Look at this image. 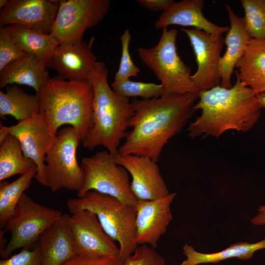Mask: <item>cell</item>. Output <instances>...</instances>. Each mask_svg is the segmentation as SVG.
Returning a JSON list of instances; mask_svg holds the SVG:
<instances>
[{
  "instance_id": "obj_1",
  "label": "cell",
  "mask_w": 265,
  "mask_h": 265,
  "mask_svg": "<svg viewBox=\"0 0 265 265\" xmlns=\"http://www.w3.org/2000/svg\"><path fill=\"white\" fill-rule=\"evenodd\" d=\"M198 94L161 96L132 102L134 115L128 127L125 141L118 155L147 157L157 162L169 140L186 125L194 112Z\"/></svg>"
},
{
  "instance_id": "obj_2",
  "label": "cell",
  "mask_w": 265,
  "mask_h": 265,
  "mask_svg": "<svg viewBox=\"0 0 265 265\" xmlns=\"http://www.w3.org/2000/svg\"><path fill=\"white\" fill-rule=\"evenodd\" d=\"M195 110L201 113L187 128L189 136L216 137L229 130L246 132L257 122L261 107L253 90L237 77L230 88L218 85L200 91Z\"/></svg>"
},
{
  "instance_id": "obj_3",
  "label": "cell",
  "mask_w": 265,
  "mask_h": 265,
  "mask_svg": "<svg viewBox=\"0 0 265 265\" xmlns=\"http://www.w3.org/2000/svg\"><path fill=\"white\" fill-rule=\"evenodd\" d=\"M108 74L105 62L98 61L89 80L94 92L92 127L82 144L89 150L103 146L114 157L118 155L120 142L125 137L128 122L134 111L129 98L111 89Z\"/></svg>"
},
{
  "instance_id": "obj_4",
  "label": "cell",
  "mask_w": 265,
  "mask_h": 265,
  "mask_svg": "<svg viewBox=\"0 0 265 265\" xmlns=\"http://www.w3.org/2000/svg\"><path fill=\"white\" fill-rule=\"evenodd\" d=\"M36 95L51 133L56 136L60 127L69 125L79 131L82 143L92 127L91 83L50 77Z\"/></svg>"
},
{
  "instance_id": "obj_5",
  "label": "cell",
  "mask_w": 265,
  "mask_h": 265,
  "mask_svg": "<svg viewBox=\"0 0 265 265\" xmlns=\"http://www.w3.org/2000/svg\"><path fill=\"white\" fill-rule=\"evenodd\" d=\"M69 212L87 210L94 212L106 234L119 244V259L123 264L137 247L136 242V206L112 196L89 191L67 202Z\"/></svg>"
},
{
  "instance_id": "obj_6",
  "label": "cell",
  "mask_w": 265,
  "mask_h": 265,
  "mask_svg": "<svg viewBox=\"0 0 265 265\" xmlns=\"http://www.w3.org/2000/svg\"><path fill=\"white\" fill-rule=\"evenodd\" d=\"M178 33L176 29L164 28L156 45L137 50L139 58L160 81L162 96L199 93L192 80L191 68L177 53Z\"/></svg>"
},
{
  "instance_id": "obj_7",
  "label": "cell",
  "mask_w": 265,
  "mask_h": 265,
  "mask_svg": "<svg viewBox=\"0 0 265 265\" xmlns=\"http://www.w3.org/2000/svg\"><path fill=\"white\" fill-rule=\"evenodd\" d=\"M63 214L60 211L37 203L23 193L5 224L4 230L11 236L0 251V256L7 259L17 249L34 247L41 234Z\"/></svg>"
},
{
  "instance_id": "obj_8",
  "label": "cell",
  "mask_w": 265,
  "mask_h": 265,
  "mask_svg": "<svg viewBox=\"0 0 265 265\" xmlns=\"http://www.w3.org/2000/svg\"><path fill=\"white\" fill-rule=\"evenodd\" d=\"M80 142L79 131L72 126L58 132L45 159L48 187L52 192L66 189L78 192L83 187L85 172L77 159Z\"/></svg>"
},
{
  "instance_id": "obj_9",
  "label": "cell",
  "mask_w": 265,
  "mask_h": 265,
  "mask_svg": "<svg viewBox=\"0 0 265 265\" xmlns=\"http://www.w3.org/2000/svg\"><path fill=\"white\" fill-rule=\"evenodd\" d=\"M80 165L84 170L85 180L78 197L89 191H96L136 206L138 200L131 189L128 172L115 162L109 152L99 151L92 156L84 157Z\"/></svg>"
},
{
  "instance_id": "obj_10",
  "label": "cell",
  "mask_w": 265,
  "mask_h": 265,
  "mask_svg": "<svg viewBox=\"0 0 265 265\" xmlns=\"http://www.w3.org/2000/svg\"><path fill=\"white\" fill-rule=\"evenodd\" d=\"M110 5L109 0H60L50 34L59 44L81 41L87 29L103 20Z\"/></svg>"
},
{
  "instance_id": "obj_11",
  "label": "cell",
  "mask_w": 265,
  "mask_h": 265,
  "mask_svg": "<svg viewBox=\"0 0 265 265\" xmlns=\"http://www.w3.org/2000/svg\"><path fill=\"white\" fill-rule=\"evenodd\" d=\"M68 217L76 256L88 258H119L120 249L104 231L97 215L87 210H79Z\"/></svg>"
},
{
  "instance_id": "obj_12",
  "label": "cell",
  "mask_w": 265,
  "mask_h": 265,
  "mask_svg": "<svg viewBox=\"0 0 265 265\" xmlns=\"http://www.w3.org/2000/svg\"><path fill=\"white\" fill-rule=\"evenodd\" d=\"M188 37L197 64L192 80L200 91L219 85L221 76L219 63L224 43L221 35L212 34L194 28H182Z\"/></svg>"
},
{
  "instance_id": "obj_13",
  "label": "cell",
  "mask_w": 265,
  "mask_h": 265,
  "mask_svg": "<svg viewBox=\"0 0 265 265\" xmlns=\"http://www.w3.org/2000/svg\"><path fill=\"white\" fill-rule=\"evenodd\" d=\"M9 133L19 140L25 156L32 160L37 173L35 179L40 185L48 186L45 159L55 140L50 132L45 115L40 112L34 117L7 127Z\"/></svg>"
},
{
  "instance_id": "obj_14",
  "label": "cell",
  "mask_w": 265,
  "mask_h": 265,
  "mask_svg": "<svg viewBox=\"0 0 265 265\" xmlns=\"http://www.w3.org/2000/svg\"><path fill=\"white\" fill-rule=\"evenodd\" d=\"M92 44L84 41L60 44L55 48L48 66L66 80L89 81L98 61L91 49Z\"/></svg>"
},
{
  "instance_id": "obj_15",
  "label": "cell",
  "mask_w": 265,
  "mask_h": 265,
  "mask_svg": "<svg viewBox=\"0 0 265 265\" xmlns=\"http://www.w3.org/2000/svg\"><path fill=\"white\" fill-rule=\"evenodd\" d=\"M60 0H9L0 11V26L16 25L50 34Z\"/></svg>"
},
{
  "instance_id": "obj_16",
  "label": "cell",
  "mask_w": 265,
  "mask_h": 265,
  "mask_svg": "<svg viewBox=\"0 0 265 265\" xmlns=\"http://www.w3.org/2000/svg\"><path fill=\"white\" fill-rule=\"evenodd\" d=\"M114 158L131 174V189L138 200H156L170 194L157 162L150 158L134 155Z\"/></svg>"
},
{
  "instance_id": "obj_17",
  "label": "cell",
  "mask_w": 265,
  "mask_h": 265,
  "mask_svg": "<svg viewBox=\"0 0 265 265\" xmlns=\"http://www.w3.org/2000/svg\"><path fill=\"white\" fill-rule=\"evenodd\" d=\"M175 192L152 200H138L136 205V242L156 248L173 219L170 205Z\"/></svg>"
},
{
  "instance_id": "obj_18",
  "label": "cell",
  "mask_w": 265,
  "mask_h": 265,
  "mask_svg": "<svg viewBox=\"0 0 265 265\" xmlns=\"http://www.w3.org/2000/svg\"><path fill=\"white\" fill-rule=\"evenodd\" d=\"M204 3L202 0H174L162 11L155 22L157 29L167 28L170 25L191 26L208 33L221 35L230 27L219 26L207 20L202 13Z\"/></svg>"
},
{
  "instance_id": "obj_19",
  "label": "cell",
  "mask_w": 265,
  "mask_h": 265,
  "mask_svg": "<svg viewBox=\"0 0 265 265\" xmlns=\"http://www.w3.org/2000/svg\"><path fill=\"white\" fill-rule=\"evenodd\" d=\"M225 7L230 20V27L224 39L226 52L221 56L219 63L220 85L230 88L233 86L231 77L234 68L244 54L252 38L245 29L243 18L238 17L228 4H226Z\"/></svg>"
},
{
  "instance_id": "obj_20",
  "label": "cell",
  "mask_w": 265,
  "mask_h": 265,
  "mask_svg": "<svg viewBox=\"0 0 265 265\" xmlns=\"http://www.w3.org/2000/svg\"><path fill=\"white\" fill-rule=\"evenodd\" d=\"M68 216L63 214L40 236L37 245L40 250L42 265H63L76 256L68 225Z\"/></svg>"
},
{
  "instance_id": "obj_21",
  "label": "cell",
  "mask_w": 265,
  "mask_h": 265,
  "mask_svg": "<svg viewBox=\"0 0 265 265\" xmlns=\"http://www.w3.org/2000/svg\"><path fill=\"white\" fill-rule=\"evenodd\" d=\"M48 64L37 56L27 53L7 65L0 71V87L21 84L31 87L37 95L47 82Z\"/></svg>"
},
{
  "instance_id": "obj_22",
  "label": "cell",
  "mask_w": 265,
  "mask_h": 265,
  "mask_svg": "<svg viewBox=\"0 0 265 265\" xmlns=\"http://www.w3.org/2000/svg\"><path fill=\"white\" fill-rule=\"evenodd\" d=\"M236 68V77L256 94L265 92V38L251 39Z\"/></svg>"
},
{
  "instance_id": "obj_23",
  "label": "cell",
  "mask_w": 265,
  "mask_h": 265,
  "mask_svg": "<svg viewBox=\"0 0 265 265\" xmlns=\"http://www.w3.org/2000/svg\"><path fill=\"white\" fill-rule=\"evenodd\" d=\"M16 44L26 53L32 54L47 64L59 43L51 34L16 25L4 26Z\"/></svg>"
},
{
  "instance_id": "obj_24",
  "label": "cell",
  "mask_w": 265,
  "mask_h": 265,
  "mask_svg": "<svg viewBox=\"0 0 265 265\" xmlns=\"http://www.w3.org/2000/svg\"><path fill=\"white\" fill-rule=\"evenodd\" d=\"M263 249H265V238L256 243L236 242L223 250L212 253L198 252L192 246L186 243L183 247V250L186 259L180 265L216 264L233 258H237L241 260H247L252 258L257 251Z\"/></svg>"
},
{
  "instance_id": "obj_25",
  "label": "cell",
  "mask_w": 265,
  "mask_h": 265,
  "mask_svg": "<svg viewBox=\"0 0 265 265\" xmlns=\"http://www.w3.org/2000/svg\"><path fill=\"white\" fill-rule=\"evenodd\" d=\"M40 112L37 95L25 92L18 84L7 85L5 92L0 91V117L10 115L18 122L34 117Z\"/></svg>"
},
{
  "instance_id": "obj_26",
  "label": "cell",
  "mask_w": 265,
  "mask_h": 265,
  "mask_svg": "<svg viewBox=\"0 0 265 265\" xmlns=\"http://www.w3.org/2000/svg\"><path fill=\"white\" fill-rule=\"evenodd\" d=\"M35 165L26 157L21 144L15 136L9 134L0 147V181L15 175H22Z\"/></svg>"
},
{
  "instance_id": "obj_27",
  "label": "cell",
  "mask_w": 265,
  "mask_h": 265,
  "mask_svg": "<svg viewBox=\"0 0 265 265\" xmlns=\"http://www.w3.org/2000/svg\"><path fill=\"white\" fill-rule=\"evenodd\" d=\"M37 173L36 165L14 181L0 183V227L2 228L14 211L25 191L28 189Z\"/></svg>"
},
{
  "instance_id": "obj_28",
  "label": "cell",
  "mask_w": 265,
  "mask_h": 265,
  "mask_svg": "<svg viewBox=\"0 0 265 265\" xmlns=\"http://www.w3.org/2000/svg\"><path fill=\"white\" fill-rule=\"evenodd\" d=\"M245 29L252 39L265 38V0H241Z\"/></svg>"
},
{
  "instance_id": "obj_29",
  "label": "cell",
  "mask_w": 265,
  "mask_h": 265,
  "mask_svg": "<svg viewBox=\"0 0 265 265\" xmlns=\"http://www.w3.org/2000/svg\"><path fill=\"white\" fill-rule=\"evenodd\" d=\"M112 89L117 94L129 98L141 97L149 99L162 96L163 88L161 84L133 81L130 79L111 84Z\"/></svg>"
},
{
  "instance_id": "obj_30",
  "label": "cell",
  "mask_w": 265,
  "mask_h": 265,
  "mask_svg": "<svg viewBox=\"0 0 265 265\" xmlns=\"http://www.w3.org/2000/svg\"><path fill=\"white\" fill-rule=\"evenodd\" d=\"M131 35L129 29H126L120 37L122 53L118 69L116 72L114 82H120L130 79L131 77H137L140 69L133 63L131 58L129 46Z\"/></svg>"
},
{
  "instance_id": "obj_31",
  "label": "cell",
  "mask_w": 265,
  "mask_h": 265,
  "mask_svg": "<svg viewBox=\"0 0 265 265\" xmlns=\"http://www.w3.org/2000/svg\"><path fill=\"white\" fill-rule=\"evenodd\" d=\"M27 53L14 42L4 26H0V71L9 63Z\"/></svg>"
},
{
  "instance_id": "obj_32",
  "label": "cell",
  "mask_w": 265,
  "mask_h": 265,
  "mask_svg": "<svg viewBox=\"0 0 265 265\" xmlns=\"http://www.w3.org/2000/svg\"><path fill=\"white\" fill-rule=\"evenodd\" d=\"M123 265H166V264L155 248L144 244L137 246L125 259Z\"/></svg>"
},
{
  "instance_id": "obj_33",
  "label": "cell",
  "mask_w": 265,
  "mask_h": 265,
  "mask_svg": "<svg viewBox=\"0 0 265 265\" xmlns=\"http://www.w3.org/2000/svg\"><path fill=\"white\" fill-rule=\"evenodd\" d=\"M0 265H42L39 247L36 244L32 249L23 248L19 253L1 260Z\"/></svg>"
},
{
  "instance_id": "obj_34",
  "label": "cell",
  "mask_w": 265,
  "mask_h": 265,
  "mask_svg": "<svg viewBox=\"0 0 265 265\" xmlns=\"http://www.w3.org/2000/svg\"><path fill=\"white\" fill-rule=\"evenodd\" d=\"M63 265H123V263L118 258L104 257L92 259L76 256Z\"/></svg>"
},
{
  "instance_id": "obj_35",
  "label": "cell",
  "mask_w": 265,
  "mask_h": 265,
  "mask_svg": "<svg viewBox=\"0 0 265 265\" xmlns=\"http://www.w3.org/2000/svg\"><path fill=\"white\" fill-rule=\"evenodd\" d=\"M173 0H137L140 5L151 12L163 11Z\"/></svg>"
},
{
  "instance_id": "obj_36",
  "label": "cell",
  "mask_w": 265,
  "mask_h": 265,
  "mask_svg": "<svg viewBox=\"0 0 265 265\" xmlns=\"http://www.w3.org/2000/svg\"><path fill=\"white\" fill-rule=\"evenodd\" d=\"M258 211V214L252 218L251 222L255 225H265V210Z\"/></svg>"
},
{
  "instance_id": "obj_37",
  "label": "cell",
  "mask_w": 265,
  "mask_h": 265,
  "mask_svg": "<svg viewBox=\"0 0 265 265\" xmlns=\"http://www.w3.org/2000/svg\"><path fill=\"white\" fill-rule=\"evenodd\" d=\"M6 126L0 124V144L2 143L7 137L9 135Z\"/></svg>"
},
{
  "instance_id": "obj_38",
  "label": "cell",
  "mask_w": 265,
  "mask_h": 265,
  "mask_svg": "<svg viewBox=\"0 0 265 265\" xmlns=\"http://www.w3.org/2000/svg\"><path fill=\"white\" fill-rule=\"evenodd\" d=\"M257 97L261 108H265V92L257 94Z\"/></svg>"
},
{
  "instance_id": "obj_39",
  "label": "cell",
  "mask_w": 265,
  "mask_h": 265,
  "mask_svg": "<svg viewBox=\"0 0 265 265\" xmlns=\"http://www.w3.org/2000/svg\"><path fill=\"white\" fill-rule=\"evenodd\" d=\"M8 0H0V9L4 8L7 4Z\"/></svg>"
},
{
  "instance_id": "obj_40",
  "label": "cell",
  "mask_w": 265,
  "mask_h": 265,
  "mask_svg": "<svg viewBox=\"0 0 265 265\" xmlns=\"http://www.w3.org/2000/svg\"><path fill=\"white\" fill-rule=\"evenodd\" d=\"M265 210V206H260L258 211Z\"/></svg>"
}]
</instances>
